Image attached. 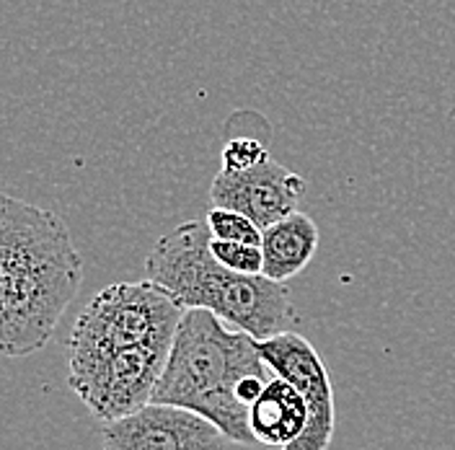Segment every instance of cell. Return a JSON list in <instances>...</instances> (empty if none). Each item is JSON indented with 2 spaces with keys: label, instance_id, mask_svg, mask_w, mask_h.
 <instances>
[{
  "label": "cell",
  "instance_id": "1",
  "mask_svg": "<svg viewBox=\"0 0 455 450\" xmlns=\"http://www.w3.org/2000/svg\"><path fill=\"white\" fill-rule=\"evenodd\" d=\"M84 282L68 223L0 192V355L28 358L50 344Z\"/></svg>",
  "mask_w": 455,
  "mask_h": 450
},
{
  "label": "cell",
  "instance_id": "4",
  "mask_svg": "<svg viewBox=\"0 0 455 450\" xmlns=\"http://www.w3.org/2000/svg\"><path fill=\"white\" fill-rule=\"evenodd\" d=\"M181 316L184 309L153 280L116 282L99 290L81 310L68 339V358L173 342Z\"/></svg>",
  "mask_w": 455,
  "mask_h": 450
},
{
  "label": "cell",
  "instance_id": "12",
  "mask_svg": "<svg viewBox=\"0 0 455 450\" xmlns=\"http://www.w3.org/2000/svg\"><path fill=\"white\" fill-rule=\"evenodd\" d=\"M267 158H269L267 141H261L256 135H230L223 145V153H220L223 171L254 169Z\"/></svg>",
  "mask_w": 455,
  "mask_h": 450
},
{
  "label": "cell",
  "instance_id": "7",
  "mask_svg": "<svg viewBox=\"0 0 455 450\" xmlns=\"http://www.w3.org/2000/svg\"><path fill=\"white\" fill-rule=\"evenodd\" d=\"M308 184L300 173L267 158L254 169L223 171L210 184V205L249 215L261 230L295 213Z\"/></svg>",
  "mask_w": 455,
  "mask_h": 450
},
{
  "label": "cell",
  "instance_id": "9",
  "mask_svg": "<svg viewBox=\"0 0 455 450\" xmlns=\"http://www.w3.org/2000/svg\"><path fill=\"white\" fill-rule=\"evenodd\" d=\"M318 249V225L311 215L295 210L261 230L264 277L284 282L300 275Z\"/></svg>",
  "mask_w": 455,
  "mask_h": 450
},
{
  "label": "cell",
  "instance_id": "11",
  "mask_svg": "<svg viewBox=\"0 0 455 450\" xmlns=\"http://www.w3.org/2000/svg\"><path fill=\"white\" fill-rule=\"evenodd\" d=\"M210 249L220 264L228 269H235L241 275H264V253L261 246L251 244H238V241H223V238H210Z\"/></svg>",
  "mask_w": 455,
  "mask_h": 450
},
{
  "label": "cell",
  "instance_id": "2",
  "mask_svg": "<svg viewBox=\"0 0 455 450\" xmlns=\"http://www.w3.org/2000/svg\"><path fill=\"white\" fill-rule=\"evenodd\" d=\"M272 378L256 339L230 329L212 310H184L164 373L156 383V404L189 409L226 432L235 446H254L249 409Z\"/></svg>",
  "mask_w": 455,
  "mask_h": 450
},
{
  "label": "cell",
  "instance_id": "3",
  "mask_svg": "<svg viewBox=\"0 0 455 450\" xmlns=\"http://www.w3.org/2000/svg\"><path fill=\"white\" fill-rule=\"evenodd\" d=\"M210 228L202 221L176 225L161 236L145 259V275L164 287L184 310L204 309L230 329L256 342L287 332L298 310L283 282L228 269L210 249Z\"/></svg>",
  "mask_w": 455,
  "mask_h": 450
},
{
  "label": "cell",
  "instance_id": "6",
  "mask_svg": "<svg viewBox=\"0 0 455 450\" xmlns=\"http://www.w3.org/2000/svg\"><path fill=\"white\" fill-rule=\"evenodd\" d=\"M228 443L210 420L156 401L101 427V450H226Z\"/></svg>",
  "mask_w": 455,
  "mask_h": 450
},
{
  "label": "cell",
  "instance_id": "10",
  "mask_svg": "<svg viewBox=\"0 0 455 450\" xmlns=\"http://www.w3.org/2000/svg\"><path fill=\"white\" fill-rule=\"evenodd\" d=\"M204 223L210 228L212 238H223V241H238V244H251L261 246V228L243 213L230 210V207H218L210 205Z\"/></svg>",
  "mask_w": 455,
  "mask_h": 450
},
{
  "label": "cell",
  "instance_id": "8",
  "mask_svg": "<svg viewBox=\"0 0 455 450\" xmlns=\"http://www.w3.org/2000/svg\"><path fill=\"white\" fill-rule=\"evenodd\" d=\"M308 401L287 378L272 373L264 391L249 409V427L256 443L267 448H287L308 424Z\"/></svg>",
  "mask_w": 455,
  "mask_h": 450
},
{
  "label": "cell",
  "instance_id": "5",
  "mask_svg": "<svg viewBox=\"0 0 455 450\" xmlns=\"http://www.w3.org/2000/svg\"><path fill=\"white\" fill-rule=\"evenodd\" d=\"M256 347L272 373L287 378L308 401L311 414L306 432L283 450H329L337 430V406L331 378L315 347L303 334L290 329L256 342Z\"/></svg>",
  "mask_w": 455,
  "mask_h": 450
}]
</instances>
